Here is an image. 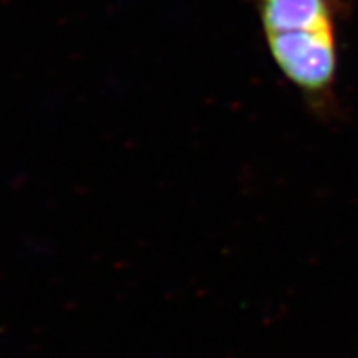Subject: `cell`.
Masks as SVG:
<instances>
[{"label":"cell","instance_id":"1","mask_svg":"<svg viewBox=\"0 0 358 358\" xmlns=\"http://www.w3.org/2000/svg\"><path fill=\"white\" fill-rule=\"evenodd\" d=\"M282 77L310 98L332 92L347 0H250Z\"/></svg>","mask_w":358,"mask_h":358}]
</instances>
